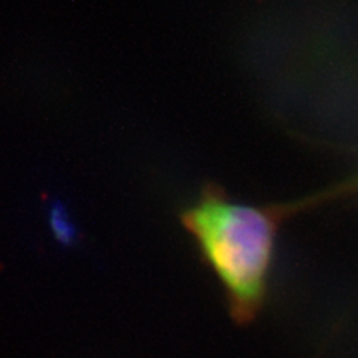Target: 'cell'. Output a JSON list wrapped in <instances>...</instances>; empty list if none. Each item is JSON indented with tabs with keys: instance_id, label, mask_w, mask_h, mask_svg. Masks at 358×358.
<instances>
[{
	"instance_id": "1",
	"label": "cell",
	"mask_w": 358,
	"mask_h": 358,
	"mask_svg": "<svg viewBox=\"0 0 358 358\" xmlns=\"http://www.w3.org/2000/svg\"><path fill=\"white\" fill-rule=\"evenodd\" d=\"M305 205L243 203L209 184L182 212L184 227L218 279L229 315L239 327L251 326L264 310L279 230Z\"/></svg>"
},
{
	"instance_id": "2",
	"label": "cell",
	"mask_w": 358,
	"mask_h": 358,
	"mask_svg": "<svg viewBox=\"0 0 358 358\" xmlns=\"http://www.w3.org/2000/svg\"><path fill=\"white\" fill-rule=\"evenodd\" d=\"M52 226L57 230L60 239H69L72 236L73 229L69 226V222L66 221V214L62 208L52 210Z\"/></svg>"
}]
</instances>
